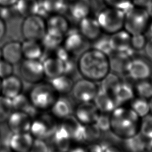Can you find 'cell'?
<instances>
[{"instance_id": "7402d4cb", "label": "cell", "mask_w": 152, "mask_h": 152, "mask_svg": "<svg viewBox=\"0 0 152 152\" xmlns=\"http://www.w3.org/2000/svg\"><path fill=\"white\" fill-rule=\"evenodd\" d=\"M60 124L69 133L72 142L83 144L84 125L76 119L74 115L62 119Z\"/></svg>"}, {"instance_id": "277c9868", "label": "cell", "mask_w": 152, "mask_h": 152, "mask_svg": "<svg viewBox=\"0 0 152 152\" xmlns=\"http://www.w3.org/2000/svg\"><path fill=\"white\" fill-rule=\"evenodd\" d=\"M58 93L49 83H38L31 89L28 98L38 110L50 109L58 97Z\"/></svg>"}, {"instance_id": "f6af8a7d", "label": "cell", "mask_w": 152, "mask_h": 152, "mask_svg": "<svg viewBox=\"0 0 152 152\" xmlns=\"http://www.w3.org/2000/svg\"><path fill=\"white\" fill-rule=\"evenodd\" d=\"M13 71V65L2 58L0 59V78L1 80L12 75Z\"/></svg>"}, {"instance_id": "d590c367", "label": "cell", "mask_w": 152, "mask_h": 152, "mask_svg": "<svg viewBox=\"0 0 152 152\" xmlns=\"http://www.w3.org/2000/svg\"><path fill=\"white\" fill-rule=\"evenodd\" d=\"M135 96L150 100L152 97V85L148 80L138 81L134 86Z\"/></svg>"}, {"instance_id": "ba28073f", "label": "cell", "mask_w": 152, "mask_h": 152, "mask_svg": "<svg viewBox=\"0 0 152 152\" xmlns=\"http://www.w3.org/2000/svg\"><path fill=\"white\" fill-rule=\"evenodd\" d=\"M19 72L25 81L34 84L41 82L45 77L43 64L40 59L22 60L19 66Z\"/></svg>"}, {"instance_id": "03108f58", "label": "cell", "mask_w": 152, "mask_h": 152, "mask_svg": "<svg viewBox=\"0 0 152 152\" xmlns=\"http://www.w3.org/2000/svg\"><path fill=\"white\" fill-rule=\"evenodd\" d=\"M66 1H67L68 2V1H71V0H66Z\"/></svg>"}, {"instance_id": "52a82bcc", "label": "cell", "mask_w": 152, "mask_h": 152, "mask_svg": "<svg viewBox=\"0 0 152 152\" xmlns=\"http://www.w3.org/2000/svg\"><path fill=\"white\" fill-rule=\"evenodd\" d=\"M21 31L25 39L40 42L46 33V21L38 14L26 17L21 24Z\"/></svg>"}, {"instance_id": "3957f363", "label": "cell", "mask_w": 152, "mask_h": 152, "mask_svg": "<svg viewBox=\"0 0 152 152\" xmlns=\"http://www.w3.org/2000/svg\"><path fill=\"white\" fill-rule=\"evenodd\" d=\"M150 21L147 9L132 6L125 12L124 29L131 36L142 34L147 31Z\"/></svg>"}, {"instance_id": "8992f818", "label": "cell", "mask_w": 152, "mask_h": 152, "mask_svg": "<svg viewBox=\"0 0 152 152\" xmlns=\"http://www.w3.org/2000/svg\"><path fill=\"white\" fill-rule=\"evenodd\" d=\"M55 119L51 113L37 115L32 120L29 132L34 139L49 140L58 125Z\"/></svg>"}, {"instance_id": "e7e4bbea", "label": "cell", "mask_w": 152, "mask_h": 152, "mask_svg": "<svg viewBox=\"0 0 152 152\" xmlns=\"http://www.w3.org/2000/svg\"><path fill=\"white\" fill-rule=\"evenodd\" d=\"M148 152H152V150H150V151H148Z\"/></svg>"}, {"instance_id": "5b68a950", "label": "cell", "mask_w": 152, "mask_h": 152, "mask_svg": "<svg viewBox=\"0 0 152 152\" xmlns=\"http://www.w3.org/2000/svg\"><path fill=\"white\" fill-rule=\"evenodd\" d=\"M125 12L110 7L102 8L96 17L102 32L112 34L124 29Z\"/></svg>"}, {"instance_id": "603a6c76", "label": "cell", "mask_w": 152, "mask_h": 152, "mask_svg": "<svg viewBox=\"0 0 152 152\" xmlns=\"http://www.w3.org/2000/svg\"><path fill=\"white\" fill-rule=\"evenodd\" d=\"M1 49L2 59L11 64H17L22 61L23 56L21 43L15 40L11 41L6 43Z\"/></svg>"}, {"instance_id": "f5cc1de1", "label": "cell", "mask_w": 152, "mask_h": 152, "mask_svg": "<svg viewBox=\"0 0 152 152\" xmlns=\"http://www.w3.org/2000/svg\"><path fill=\"white\" fill-rule=\"evenodd\" d=\"M17 0H0V7H11L14 6Z\"/></svg>"}, {"instance_id": "9c48e42d", "label": "cell", "mask_w": 152, "mask_h": 152, "mask_svg": "<svg viewBox=\"0 0 152 152\" xmlns=\"http://www.w3.org/2000/svg\"><path fill=\"white\" fill-rule=\"evenodd\" d=\"M99 88L97 83L83 78L74 82L71 93L79 103L93 102Z\"/></svg>"}, {"instance_id": "7bdbcfd3", "label": "cell", "mask_w": 152, "mask_h": 152, "mask_svg": "<svg viewBox=\"0 0 152 152\" xmlns=\"http://www.w3.org/2000/svg\"><path fill=\"white\" fill-rule=\"evenodd\" d=\"M107 7L115 8L125 12L132 7V0H103Z\"/></svg>"}, {"instance_id": "816d5d0a", "label": "cell", "mask_w": 152, "mask_h": 152, "mask_svg": "<svg viewBox=\"0 0 152 152\" xmlns=\"http://www.w3.org/2000/svg\"><path fill=\"white\" fill-rule=\"evenodd\" d=\"M106 152H127L124 147L119 146V144L110 146L108 147Z\"/></svg>"}, {"instance_id": "484cf974", "label": "cell", "mask_w": 152, "mask_h": 152, "mask_svg": "<svg viewBox=\"0 0 152 152\" xmlns=\"http://www.w3.org/2000/svg\"><path fill=\"white\" fill-rule=\"evenodd\" d=\"M112 95L118 106L129 103L135 97L134 86L126 81H122L115 88Z\"/></svg>"}, {"instance_id": "c3c4849f", "label": "cell", "mask_w": 152, "mask_h": 152, "mask_svg": "<svg viewBox=\"0 0 152 152\" xmlns=\"http://www.w3.org/2000/svg\"><path fill=\"white\" fill-rule=\"evenodd\" d=\"M152 3V0H132V5L147 9Z\"/></svg>"}, {"instance_id": "be15d7a7", "label": "cell", "mask_w": 152, "mask_h": 152, "mask_svg": "<svg viewBox=\"0 0 152 152\" xmlns=\"http://www.w3.org/2000/svg\"><path fill=\"white\" fill-rule=\"evenodd\" d=\"M150 82H151V85H152V77H151V80H150Z\"/></svg>"}, {"instance_id": "30bf717a", "label": "cell", "mask_w": 152, "mask_h": 152, "mask_svg": "<svg viewBox=\"0 0 152 152\" xmlns=\"http://www.w3.org/2000/svg\"><path fill=\"white\" fill-rule=\"evenodd\" d=\"M126 73L136 81L148 80L151 75V68L145 60L138 58H132L127 64Z\"/></svg>"}, {"instance_id": "1f68e13d", "label": "cell", "mask_w": 152, "mask_h": 152, "mask_svg": "<svg viewBox=\"0 0 152 152\" xmlns=\"http://www.w3.org/2000/svg\"><path fill=\"white\" fill-rule=\"evenodd\" d=\"M17 12L21 16H27L37 14L39 8V0H17L14 5Z\"/></svg>"}, {"instance_id": "6125c7cd", "label": "cell", "mask_w": 152, "mask_h": 152, "mask_svg": "<svg viewBox=\"0 0 152 152\" xmlns=\"http://www.w3.org/2000/svg\"><path fill=\"white\" fill-rule=\"evenodd\" d=\"M2 58V56H1V49L0 48V59Z\"/></svg>"}, {"instance_id": "6da1fadb", "label": "cell", "mask_w": 152, "mask_h": 152, "mask_svg": "<svg viewBox=\"0 0 152 152\" xmlns=\"http://www.w3.org/2000/svg\"><path fill=\"white\" fill-rule=\"evenodd\" d=\"M77 67L83 78L96 83L100 82L111 71L109 56L94 48L80 55Z\"/></svg>"}, {"instance_id": "7a4b0ae2", "label": "cell", "mask_w": 152, "mask_h": 152, "mask_svg": "<svg viewBox=\"0 0 152 152\" xmlns=\"http://www.w3.org/2000/svg\"><path fill=\"white\" fill-rule=\"evenodd\" d=\"M140 122L141 118L129 107L119 106L110 113V131L124 140L139 132Z\"/></svg>"}, {"instance_id": "ab89813d", "label": "cell", "mask_w": 152, "mask_h": 152, "mask_svg": "<svg viewBox=\"0 0 152 152\" xmlns=\"http://www.w3.org/2000/svg\"><path fill=\"white\" fill-rule=\"evenodd\" d=\"M93 42V48L103 52L107 55L109 56L113 52L110 46L108 36H100Z\"/></svg>"}, {"instance_id": "836d02e7", "label": "cell", "mask_w": 152, "mask_h": 152, "mask_svg": "<svg viewBox=\"0 0 152 152\" xmlns=\"http://www.w3.org/2000/svg\"><path fill=\"white\" fill-rule=\"evenodd\" d=\"M102 134V131L95 124L84 125L83 144L88 145L99 141Z\"/></svg>"}, {"instance_id": "ffe728a7", "label": "cell", "mask_w": 152, "mask_h": 152, "mask_svg": "<svg viewBox=\"0 0 152 152\" xmlns=\"http://www.w3.org/2000/svg\"><path fill=\"white\" fill-rule=\"evenodd\" d=\"M131 35L124 29L110 34L109 40L112 51L125 52L130 50L131 49Z\"/></svg>"}, {"instance_id": "ee69618b", "label": "cell", "mask_w": 152, "mask_h": 152, "mask_svg": "<svg viewBox=\"0 0 152 152\" xmlns=\"http://www.w3.org/2000/svg\"><path fill=\"white\" fill-rule=\"evenodd\" d=\"M50 148L46 140L34 139L29 152H50Z\"/></svg>"}, {"instance_id": "74e56055", "label": "cell", "mask_w": 152, "mask_h": 152, "mask_svg": "<svg viewBox=\"0 0 152 152\" xmlns=\"http://www.w3.org/2000/svg\"><path fill=\"white\" fill-rule=\"evenodd\" d=\"M13 111L11 99L0 94V123L7 122Z\"/></svg>"}, {"instance_id": "4dcf8cb0", "label": "cell", "mask_w": 152, "mask_h": 152, "mask_svg": "<svg viewBox=\"0 0 152 152\" xmlns=\"http://www.w3.org/2000/svg\"><path fill=\"white\" fill-rule=\"evenodd\" d=\"M49 80V84L55 91L61 95L71 93L74 83L69 75L64 74Z\"/></svg>"}, {"instance_id": "8d00e7d4", "label": "cell", "mask_w": 152, "mask_h": 152, "mask_svg": "<svg viewBox=\"0 0 152 152\" xmlns=\"http://www.w3.org/2000/svg\"><path fill=\"white\" fill-rule=\"evenodd\" d=\"M121 80L118 74L112 72L111 71L100 81V86L99 88L106 92L112 94L113 91L118 85L120 83Z\"/></svg>"}, {"instance_id": "5bb4252c", "label": "cell", "mask_w": 152, "mask_h": 152, "mask_svg": "<svg viewBox=\"0 0 152 152\" xmlns=\"http://www.w3.org/2000/svg\"><path fill=\"white\" fill-rule=\"evenodd\" d=\"M78 31L87 41L94 42L102 34V30L96 18L88 16L79 21Z\"/></svg>"}, {"instance_id": "bcb514c9", "label": "cell", "mask_w": 152, "mask_h": 152, "mask_svg": "<svg viewBox=\"0 0 152 152\" xmlns=\"http://www.w3.org/2000/svg\"><path fill=\"white\" fill-rule=\"evenodd\" d=\"M55 55L56 58L64 62L72 56V55L68 52L62 45L58 47L55 50Z\"/></svg>"}, {"instance_id": "d4e9b609", "label": "cell", "mask_w": 152, "mask_h": 152, "mask_svg": "<svg viewBox=\"0 0 152 152\" xmlns=\"http://www.w3.org/2000/svg\"><path fill=\"white\" fill-rule=\"evenodd\" d=\"M93 102L99 112L102 113H110L118 106L113 95L100 88Z\"/></svg>"}, {"instance_id": "9a60e30c", "label": "cell", "mask_w": 152, "mask_h": 152, "mask_svg": "<svg viewBox=\"0 0 152 152\" xmlns=\"http://www.w3.org/2000/svg\"><path fill=\"white\" fill-rule=\"evenodd\" d=\"M75 107L72 101L70 99L62 95L57 97L50 110V113L56 119L62 120L74 115Z\"/></svg>"}, {"instance_id": "11a10c76", "label": "cell", "mask_w": 152, "mask_h": 152, "mask_svg": "<svg viewBox=\"0 0 152 152\" xmlns=\"http://www.w3.org/2000/svg\"><path fill=\"white\" fill-rule=\"evenodd\" d=\"M0 152H13L8 145L0 146Z\"/></svg>"}, {"instance_id": "60d3db41", "label": "cell", "mask_w": 152, "mask_h": 152, "mask_svg": "<svg viewBox=\"0 0 152 152\" xmlns=\"http://www.w3.org/2000/svg\"><path fill=\"white\" fill-rule=\"evenodd\" d=\"M94 124L97 125L102 132H105L110 131V113L100 112Z\"/></svg>"}, {"instance_id": "cb8c5ba5", "label": "cell", "mask_w": 152, "mask_h": 152, "mask_svg": "<svg viewBox=\"0 0 152 152\" xmlns=\"http://www.w3.org/2000/svg\"><path fill=\"white\" fill-rule=\"evenodd\" d=\"M91 9L90 0H71L68 2L67 10L70 15L78 21L89 16Z\"/></svg>"}, {"instance_id": "2e32d148", "label": "cell", "mask_w": 152, "mask_h": 152, "mask_svg": "<svg viewBox=\"0 0 152 152\" xmlns=\"http://www.w3.org/2000/svg\"><path fill=\"white\" fill-rule=\"evenodd\" d=\"M33 140L34 138L29 132L12 133L7 145L13 152H29Z\"/></svg>"}, {"instance_id": "7dc6e473", "label": "cell", "mask_w": 152, "mask_h": 152, "mask_svg": "<svg viewBox=\"0 0 152 152\" xmlns=\"http://www.w3.org/2000/svg\"><path fill=\"white\" fill-rule=\"evenodd\" d=\"M64 74L69 75L70 74L73 72L75 69H77V62H75L72 58V56L68 59V60L64 62Z\"/></svg>"}, {"instance_id": "94428289", "label": "cell", "mask_w": 152, "mask_h": 152, "mask_svg": "<svg viewBox=\"0 0 152 152\" xmlns=\"http://www.w3.org/2000/svg\"><path fill=\"white\" fill-rule=\"evenodd\" d=\"M1 79L0 78V94H1Z\"/></svg>"}, {"instance_id": "4fadbf2b", "label": "cell", "mask_w": 152, "mask_h": 152, "mask_svg": "<svg viewBox=\"0 0 152 152\" xmlns=\"http://www.w3.org/2000/svg\"><path fill=\"white\" fill-rule=\"evenodd\" d=\"M33 119L26 113L13 111L7 120L8 127L12 133L28 132Z\"/></svg>"}, {"instance_id": "e0dca14e", "label": "cell", "mask_w": 152, "mask_h": 152, "mask_svg": "<svg viewBox=\"0 0 152 152\" xmlns=\"http://www.w3.org/2000/svg\"><path fill=\"white\" fill-rule=\"evenodd\" d=\"M55 150L67 152L72 146V140L69 133L59 124L49 139Z\"/></svg>"}, {"instance_id": "9f6ffc18", "label": "cell", "mask_w": 152, "mask_h": 152, "mask_svg": "<svg viewBox=\"0 0 152 152\" xmlns=\"http://www.w3.org/2000/svg\"><path fill=\"white\" fill-rule=\"evenodd\" d=\"M147 31H148V33L150 35V37H152V18H151V21L150 22V24L148 25Z\"/></svg>"}, {"instance_id": "b9f144b4", "label": "cell", "mask_w": 152, "mask_h": 152, "mask_svg": "<svg viewBox=\"0 0 152 152\" xmlns=\"http://www.w3.org/2000/svg\"><path fill=\"white\" fill-rule=\"evenodd\" d=\"M147 39L144 33L132 35L131 36V48L134 51L144 50Z\"/></svg>"}, {"instance_id": "44dd1931", "label": "cell", "mask_w": 152, "mask_h": 152, "mask_svg": "<svg viewBox=\"0 0 152 152\" xmlns=\"http://www.w3.org/2000/svg\"><path fill=\"white\" fill-rule=\"evenodd\" d=\"M46 31L64 36L69 28V23L63 14L50 15L46 21Z\"/></svg>"}, {"instance_id": "d6986e66", "label": "cell", "mask_w": 152, "mask_h": 152, "mask_svg": "<svg viewBox=\"0 0 152 152\" xmlns=\"http://www.w3.org/2000/svg\"><path fill=\"white\" fill-rule=\"evenodd\" d=\"M68 10V1L66 0H42L39 1L37 14L43 15L63 14Z\"/></svg>"}, {"instance_id": "f546056e", "label": "cell", "mask_w": 152, "mask_h": 152, "mask_svg": "<svg viewBox=\"0 0 152 152\" xmlns=\"http://www.w3.org/2000/svg\"><path fill=\"white\" fill-rule=\"evenodd\" d=\"M122 146L127 152H148L147 138L140 132L122 140Z\"/></svg>"}, {"instance_id": "7c38bea8", "label": "cell", "mask_w": 152, "mask_h": 152, "mask_svg": "<svg viewBox=\"0 0 152 152\" xmlns=\"http://www.w3.org/2000/svg\"><path fill=\"white\" fill-rule=\"evenodd\" d=\"M99 110L93 102L80 103L74 109V116L83 125L94 124Z\"/></svg>"}, {"instance_id": "d6a6232c", "label": "cell", "mask_w": 152, "mask_h": 152, "mask_svg": "<svg viewBox=\"0 0 152 152\" xmlns=\"http://www.w3.org/2000/svg\"><path fill=\"white\" fill-rule=\"evenodd\" d=\"M129 107L142 118L150 113L149 100L135 96L129 102Z\"/></svg>"}, {"instance_id": "f35d334b", "label": "cell", "mask_w": 152, "mask_h": 152, "mask_svg": "<svg viewBox=\"0 0 152 152\" xmlns=\"http://www.w3.org/2000/svg\"><path fill=\"white\" fill-rule=\"evenodd\" d=\"M139 132L147 138H152V113L141 118Z\"/></svg>"}, {"instance_id": "ac0fdd59", "label": "cell", "mask_w": 152, "mask_h": 152, "mask_svg": "<svg viewBox=\"0 0 152 152\" xmlns=\"http://www.w3.org/2000/svg\"><path fill=\"white\" fill-rule=\"evenodd\" d=\"M23 90L21 80L13 74L1 80V95L10 99H12Z\"/></svg>"}, {"instance_id": "83f0119b", "label": "cell", "mask_w": 152, "mask_h": 152, "mask_svg": "<svg viewBox=\"0 0 152 152\" xmlns=\"http://www.w3.org/2000/svg\"><path fill=\"white\" fill-rule=\"evenodd\" d=\"M14 111H20L27 113L32 119L38 115V110L31 104L28 97L23 93H20L11 99Z\"/></svg>"}, {"instance_id": "db71d44e", "label": "cell", "mask_w": 152, "mask_h": 152, "mask_svg": "<svg viewBox=\"0 0 152 152\" xmlns=\"http://www.w3.org/2000/svg\"><path fill=\"white\" fill-rule=\"evenodd\" d=\"M6 33V25L3 19L0 18V41L3 39Z\"/></svg>"}, {"instance_id": "f1b7e54d", "label": "cell", "mask_w": 152, "mask_h": 152, "mask_svg": "<svg viewBox=\"0 0 152 152\" xmlns=\"http://www.w3.org/2000/svg\"><path fill=\"white\" fill-rule=\"evenodd\" d=\"M23 56L27 59H40L43 55V48L39 41L26 39L21 43Z\"/></svg>"}, {"instance_id": "680465c9", "label": "cell", "mask_w": 152, "mask_h": 152, "mask_svg": "<svg viewBox=\"0 0 152 152\" xmlns=\"http://www.w3.org/2000/svg\"><path fill=\"white\" fill-rule=\"evenodd\" d=\"M150 107V113H152V97L149 100Z\"/></svg>"}, {"instance_id": "f907efd6", "label": "cell", "mask_w": 152, "mask_h": 152, "mask_svg": "<svg viewBox=\"0 0 152 152\" xmlns=\"http://www.w3.org/2000/svg\"><path fill=\"white\" fill-rule=\"evenodd\" d=\"M79 144L75 146H71L67 152H89L87 146Z\"/></svg>"}, {"instance_id": "e575fe53", "label": "cell", "mask_w": 152, "mask_h": 152, "mask_svg": "<svg viewBox=\"0 0 152 152\" xmlns=\"http://www.w3.org/2000/svg\"><path fill=\"white\" fill-rule=\"evenodd\" d=\"M64 37V36L46 31L40 40V43L43 49L49 50H55L62 45Z\"/></svg>"}, {"instance_id": "681fc988", "label": "cell", "mask_w": 152, "mask_h": 152, "mask_svg": "<svg viewBox=\"0 0 152 152\" xmlns=\"http://www.w3.org/2000/svg\"><path fill=\"white\" fill-rule=\"evenodd\" d=\"M144 50L147 57L152 59V37L147 40Z\"/></svg>"}, {"instance_id": "91938a15", "label": "cell", "mask_w": 152, "mask_h": 152, "mask_svg": "<svg viewBox=\"0 0 152 152\" xmlns=\"http://www.w3.org/2000/svg\"><path fill=\"white\" fill-rule=\"evenodd\" d=\"M50 152H61V151H57V150H53V151H51Z\"/></svg>"}, {"instance_id": "8fae6325", "label": "cell", "mask_w": 152, "mask_h": 152, "mask_svg": "<svg viewBox=\"0 0 152 152\" xmlns=\"http://www.w3.org/2000/svg\"><path fill=\"white\" fill-rule=\"evenodd\" d=\"M87 42L78 29L69 28L64 37L62 46L72 55L81 54L87 49Z\"/></svg>"}, {"instance_id": "6f0895ef", "label": "cell", "mask_w": 152, "mask_h": 152, "mask_svg": "<svg viewBox=\"0 0 152 152\" xmlns=\"http://www.w3.org/2000/svg\"><path fill=\"white\" fill-rule=\"evenodd\" d=\"M147 10L151 18H152V3L148 6V7L147 8Z\"/></svg>"}, {"instance_id": "4316f807", "label": "cell", "mask_w": 152, "mask_h": 152, "mask_svg": "<svg viewBox=\"0 0 152 152\" xmlns=\"http://www.w3.org/2000/svg\"><path fill=\"white\" fill-rule=\"evenodd\" d=\"M42 62L45 77L50 80L64 74V62L55 56H48Z\"/></svg>"}]
</instances>
